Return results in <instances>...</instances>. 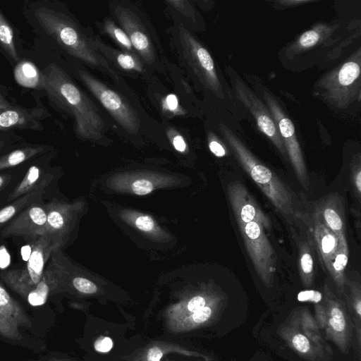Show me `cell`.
Instances as JSON below:
<instances>
[{"label":"cell","mask_w":361,"mask_h":361,"mask_svg":"<svg viewBox=\"0 0 361 361\" xmlns=\"http://www.w3.org/2000/svg\"><path fill=\"white\" fill-rule=\"evenodd\" d=\"M51 150L52 147L48 145L18 142L0 154V171L37 159Z\"/></svg>","instance_id":"cell-18"},{"label":"cell","mask_w":361,"mask_h":361,"mask_svg":"<svg viewBox=\"0 0 361 361\" xmlns=\"http://www.w3.org/2000/svg\"><path fill=\"white\" fill-rule=\"evenodd\" d=\"M166 104L167 105V109L173 111L178 107V99L173 94H169L166 98Z\"/></svg>","instance_id":"cell-45"},{"label":"cell","mask_w":361,"mask_h":361,"mask_svg":"<svg viewBox=\"0 0 361 361\" xmlns=\"http://www.w3.org/2000/svg\"><path fill=\"white\" fill-rule=\"evenodd\" d=\"M95 47L99 52L106 59L115 62L121 68L126 71L142 72V64L137 55L126 51H120L107 46L97 37H93Z\"/></svg>","instance_id":"cell-23"},{"label":"cell","mask_w":361,"mask_h":361,"mask_svg":"<svg viewBox=\"0 0 361 361\" xmlns=\"http://www.w3.org/2000/svg\"><path fill=\"white\" fill-rule=\"evenodd\" d=\"M262 92L298 179L304 188H307L309 178L294 125L285 114L276 99L267 90H263Z\"/></svg>","instance_id":"cell-8"},{"label":"cell","mask_w":361,"mask_h":361,"mask_svg":"<svg viewBox=\"0 0 361 361\" xmlns=\"http://www.w3.org/2000/svg\"><path fill=\"white\" fill-rule=\"evenodd\" d=\"M173 145L174 148L180 152H183L186 149V143L183 138V137L180 135H176L173 136L172 140Z\"/></svg>","instance_id":"cell-43"},{"label":"cell","mask_w":361,"mask_h":361,"mask_svg":"<svg viewBox=\"0 0 361 361\" xmlns=\"http://www.w3.org/2000/svg\"><path fill=\"white\" fill-rule=\"evenodd\" d=\"M94 346L98 352L107 353L112 348L113 342L109 337H102L94 342Z\"/></svg>","instance_id":"cell-38"},{"label":"cell","mask_w":361,"mask_h":361,"mask_svg":"<svg viewBox=\"0 0 361 361\" xmlns=\"http://www.w3.org/2000/svg\"><path fill=\"white\" fill-rule=\"evenodd\" d=\"M355 310L357 311V313L358 315L361 314V302L360 300L356 301L355 305Z\"/></svg>","instance_id":"cell-47"},{"label":"cell","mask_w":361,"mask_h":361,"mask_svg":"<svg viewBox=\"0 0 361 361\" xmlns=\"http://www.w3.org/2000/svg\"><path fill=\"white\" fill-rule=\"evenodd\" d=\"M295 348L302 353L307 352L310 349V342L302 334H296L292 340Z\"/></svg>","instance_id":"cell-37"},{"label":"cell","mask_w":361,"mask_h":361,"mask_svg":"<svg viewBox=\"0 0 361 361\" xmlns=\"http://www.w3.org/2000/svg\"><path fill=\"white\" fill-rule=\"evenodd\" d=\"M238 226L255 271L264 283H271L275 271L274 250L264 228L256 222Z\"/></svg>","instance_id":"cell-9"},{"label":"cell","mask_w":361,"mask_h":361,"mask_svg":"<svg viewBox=\"0 0 361 361\" xmlns=\"http://www.w3.org/2000/svg\"><path fill=\"white\" fill-rule=\"evenodd\" d=\"M54 252L52 240L45 233L32 240L26 266L1 274L3 280L24 297L26 292L39 283L49 258Z\"/></svg>","instance_id":"cell-5"},{"label":"cell","mask_w":361,"mask_h":361,"mask_svg":"<svg viewBox=\"0 0 361 361\" xmlns=\"http://www.w3.org/2000/svg\"><path fill=\"white\" fill-rule=\"evenodd\" d=\"M329 324L336 331H343L345 327V320L343 312L337 307L331 309Z\"/></svg>","instance_id":"cell-31"},{"label":"cell","mask_w":361,"mask_h":361,"mask_svg":"<svg viewBox=\"0 0 361 361\" xmlns=\"http://www.w3.org/2000/svg\"><path fill=\"white\" fill-rule=\"evenodd\" d=\"M212 314V310L209 307H203L195 311L192 314V319L196 323H202L208 319Z\"/></svg>","instance_id":"cell-39"},{"label":"cell","mask_w":361,"mask_h":361,"mask_svg":"<svg viewBox=\"0 0 361 361\" xmlns=\"http://www.w3.org/2000/svg\"><path fill=\"white\" fill-rule=\"evenodd\" d=\"M320 40L319 32L315 29L305 32L295 44V47L299 49H304L312 47Z\"/></svg>","instance_id":"cell-29"},{"label":"cell","mask_w":361,"mask_h":361,"mask_svg":"<svg viewBox=\"0 0 361 361\" xmlns=\"http://www.w3.org/2000/svg\"><path fill=\"white\" fill-rule=\"evenodd\" d=\"M15 105L16 104L11 99L5 89L0 86V111L5 110Z\"/></svg>","instance_id":"cell-40"},{"label":"cell","mask_w":361,"mask_h":361,"mask_svg":"<svg viewBox=\"0 0 361 361\" xmlns=\"http://www.w3.org/2000/svg\"><path fill=\"white\" fill-rule=\"evenodd\" d=\"M228 195L238 225L256 222L270 229V219L262 212L245 185L238 180L228 185Z\"/></svg>","instance_id":"cell-11"},{"label":"cell","mask_w":361,"mask_h":361,"mask_svg":"<svg viewBox=\"0 0 361 361\" xmlns=\"http://www.w3.org/2000/svg\"><path fill=\"white\" fill-rule=\"evenodd\" d=\"M17 28L0 8V52L13 67L22 59Z\"/></svg>","instance_id":"cell-21"},{"label":"cell","mask_w":361,"mask_h":361,"mask_svg":"<svg viewBox=\"0 0 361 361\" xmlns=\"http://www.w3.org/2000/svg\"><path fill=\"white\" fill-rule=\"evenodd\" d=\"M44 207L47 212L44 233L52 240L54 252H56L61 245L62 235L68 229L70 209L67 206L55 202Z\"/></svg>","instance_id":"cell-20"},{"label":"cell","mask_w":361,"mask_h":361,"mask_svg":"<svg viewBox=\"0 0 361 361\" xmlns=\"http://www.w3.org/2000/svg\"><path fill=\"white\" fill-rule=\"evenodd\" d=\"M44 193V190L34 191L13 200L11 204L0 209V228L4 227L24 209L38 203Z\"/></svg>","instance_id":"cell-25"},{"label":"cell","mask_w":361,"mask_h":361,"mask_svg":"<svg viewBox=\"0 0 361 361\" xmlns=\"http://www.w3.org/2000/svg\"><path fill=\"white\" fill-rule=\"evenodd\" d=\"M72 67L78 78L100 102L108 113L130 133H137L140 119L136 111L116 91L87 71L78 61Z\"/></svg>","instance_id":"cell-4"},{"label":"cell","mask_w":361,"mask_h":361,"mask_svg":"<svg viewBox=\"0 0 361 361\" xmlns=\"http://www.w3.org/2000/svg\"><path fill=\"white\" fill-rule=\"evenodd\" d=\"M22 137L15 134L14 132L0 131V153L3 152L12 145L20 142Z\"/></svg>","instance_id":"cell-32"},{"label":"cell","mask_w":361,"mask_h":361,"mask_svg":"<svg viewBox=\"0 0 361 361\" xmlns=\"http://www.w3.org/2000/svg\"><path fill=\"white\" fill-rule=\"evenodd\" d=\"M360 58L343 63L338 70L326 75L319 86L323 94L332 104L343 108L353 102L360 92Z\"/></svg>","instance_id":"cell-6"},{"label":"cell","mask_w":361,"mask_h":361,"mask_svg":"<svg viewBox=\"0 0 361 361\" xmlns=\"http://www.w3.org/2000/svg\"><path fill=\"white\" fill-rule=\"evenodd\" d=\"M23 13L37 35L51 41L78 62L118 81L113 66L95 47L94 36L85 32L66 5L50 0L27 1L24 2Z\"/></svg>","instance_id":"cell-1"},{"label":"cell","mask_w":361,"mask_h":361,"mask_svg":"<svg viewBox=\"0 0 361 361\" xmlns=\"http://www.w3.org/2000/svg\"><path fill=\"white\" fill-rule=\"evenodd\" d=\"M30 321L20 305L0 283V336L10 340H20V326L27 327Z\"/></svg>","instance_id":"cell-15"},{"label":"cell","mask_w":361,"mask_h":361,"mask_svg":"<svg viewBox=\"0 0 361 361\" xmlns=\"http://www.w3.org/2000/svg\"><path fill=\"white\" fill-rule=\"evenodd\" d=\"M133 192L138 195H144L150 193L154 190L152 182L146 179H137L131 185Z\"/></svg>","instance_id":"cell-34"},{"label":"cell","mask_w":361,"mask_h":361,"mask_svg":"<svg viewBox=\"0 0 361 361\" xmlns=\"http://www.w3.org/2000/svg\"><path fill=\"white\" fill-rule=\"evenodd\" d=\"M49 116L40 101L32 107L16 104L0 111V131H41L44 129L43 121Z\"/></svg>","instance_id":"cell-12"},{"label":"cell","mask_w":361,"mask_h":361,"mask_svg":"<svg viewBox=\"0 0 361 361\" xmlns=\"http://www.w3.org/2000/svg\"><path fill=\"white\" fill-rule=\"evenodd\" d=\"M47 212L44 205L32 204L7 224L1 232L3 237L20 236L35 240L44 234Z\"/></svg>","instance_id":"cell-14"},{"label":"cell","mask_w":361,"mask_h":361,"mask_svg":"<svg viewBox=\"0 0 361 361\" xmlns=\"http://www.w3.org/2000/svg\"><path fill=\"white\" fill-rule=\"evenodd\" d=\"M352 182L355 197L360 201L361 195V169L360 157L357 160H353L351 165Z\"/></svg>","instance_id":"cell-30"},{"label":"cell","mask_w":361,"mask_h":361,"mask_svg":"<svg viewBox=\"0 0 361 361\" xmlns=\"http://www.w3.org/2000/svg\"><path fill=\"white\" fill-rule=\"evenodd\" d=\"M237 97L253 115L259 129L272 142L284 158L287 154L276 123L264 103L235 73H230Z\"/></svg>","instance_id":"cell-10"},{"label":"cell","mask_w":361,"mask_h":361,"mask_svg":"<svg viewBox=\"0 0 361 361\" xmlns=\"http://www.w3.org/2000/svg\"><path fill=\"white\" fill-rule=\"evenodd\" d=\"M136 227L144 232H152L155 230V223L154 220L148 216L141 215L136 218L135 221Z\"/></svg>","instance_id":"cell-35"},{"label":"cell","mask_w":361,"mask_h":361,"mask_svg":"<svg viewBox=\"0 0 361 361\" xmlns=\"http://www.w3.org/2000/svg\"><path fill=\"white\" fill-rule=\"evenodd\" d=\"M204 298L202 296H195L189 301L188 304V308L190 312H195V311L204 307Z\"/></svg>","instance_id":"cell-41"},{"label":"cell","mask_w":361,"mask_h":361,"mask_svg":"<svg viewBox=\"0 0 361 361\" xmlns=\"http://www.w3.org/2000/svg\"><path fill=\"white\" fill-rule=\"evenodd\" d=\"M51 259L45 268L42 279L37 285L28 290L24 295L32 307L44 305L49 294L60 284L64 274V267L54 252Z\"/></svg>","instance_id":"cell-17"},{"label":"cell","mask_w":361,"mask_h":361,"mask_svg":"<svg viewBox=\"0 0 361 361\" xmlns=\"http://www.w3.org/2000/svg\"><path fill=\"white\" fill-rule=\"evenodd\" d=\"M179 38L184 57L201 84L223 99V89L209 51L183 26L179 27Z\"/></svg>","instance_id":"cell-7"},{"label":"cell","mask_w":361,"mask_h":361,"mask_svg":"<svg viewBox=\"0 0 361 361\" xmlns=\"http://www.w3.org/2000/svg\"><path fill=\"white\" fill-rule=\"evenodd\" d=\"M11 178V176L9 174H0V191L6 187V185L9 183Z\"/></svg>","instance_id":"cell-46"},{"label":"cell","mask_w":361,"mask_h":361,"mask_svg":"<svg viewBox=\"0 0 361 361\" xmlns=\"http://www.w3.org/2000/svg\"><path fill=\"white\" fill-rule=\"evenodd\" d=\"M210 151L216 157H222L226 154V150L224 147L216 140H210L209 143Z\"/></svg>","instance_id":"cell-42"},{"label":"cell","mask_w":361,"mask_h":361,"mask_svg":"<svg viewBox=\"0 0 361 361\" xmlns=\"http://www.w3.org/2000/svg\"><path fill=\"white\" fill-rule=\"evenodd\" d=\"M52 178V174L48 171L47 165L42 163L31 165L22 180L9 194L7 200L13 202L34 191L45 190Z\"/></svg>","instance_id":"cell-19"},{"label":"cell","mask_w":361,"mask_h":361,"mask_svg":"<svg viewBox=\"0 0 361 361\" xmlns=\"http://www.w3.org/2000/svg\"><path fill=\"white\" fill-rule=\"evenodd\" d=\"M313 245V242L310 238L298 244V271L306 286L311 284L314 273Z\"/></svg>","instance_id":"cell-26"},{"label":"cell","mask_w":361,"mask_h":361,"mask_svg":"<svg viewBox=\"0 0 361 361\" xmlns=\"http://www.w3.org/2000/svg\"><path fill=\"white\" fill-rule=\"evenodd\" d=\"M103 29L125 51L137 55L127 34L114 21L106 19L104 23Z\"/></svg>","instance_id":"cell-28"},{"label":"cell","mask_w":361,"mask_h":361,"mask_svg":"<svg viewBox=\"0 0 361 361\" xmlns=\"http://www.w3.org/2000/svg\"><path fill=\"white\" fill-rule=\"evenodd\" d=\"M74 288L82 293H94L97 290L96 285L90 280L82 277H75L73 279Z\"/></svg>","instance_id":"cell-33"},{"label":"cell","mask_w":361,"mask_h":361,"mask_svg":"<svg viewBox=\"0 0 361 361\" xmlns=\"http://www.w3.org/2000/svg\"><path fill=\"white\" fill-rule=\"evenodd\" d=\"M348 254L346 238L339 240L338 250L331 260L327 270L339 287L343 286L345 281V269L348 263Z\"/></svg>","instance_id":"cell-27"},{"label":"cell","mask_w":361,"mask_h":361,"mask_svg":"<svg viewBox=\"0 0 361 361\" xmlns=\"http://www.w3.org/2000/svg\"><path fill=\"white\" fill-rule=\"evenodd\" d=\"M13 68L17 84L25 88L41 90L42 72L33 62L21 59Z\"/></svg>","instance_id":"cell-24"},{"label":"cell","mask_w":361,"mask_h":361,"mask_svg":"<svg viewBox=\"0 0 361 361\" xmlns=\"http://www.w3.org/2000/svg\"><path fill=\"white\" fill-rule=\"evenodd\" d=\"M42 72L41 90L46 94L49 104L73 118L78 136L99 139L104 133V122L93 102L58 64L51 63Z\"/></svg>","instance_id":"cell-2"},{"label":"cell","mask_w":361,"mask_h":361,"mask_svg":"<svg viewBox=\"0 0 361 361\" xmlns=\"http://www.w3.org/2000/svg\"><path fill=\"white\" fill-rule=\"evenodd\" d=\"M163 355L161 350L157 346L151 348L147 353L148 361H160Z\"/></svg>","instance_id":"cell-44"},{"label":"cell","mask_w":361,"mask_h":361,"mask_svg":"<svg viewBox=\"0 0 361 361\" xmlns=\"http://www.w3.org/2000/svg\"><path fill=\"white\" fill-rule=\"evenodd\" d=\"M322 295L320 292L314 290L301 291L298 295V300L300 302H312L317 303L322 300Z\"/></svg>","instance_id":"cell-36"},{"label":"cell","mask_w":361,"mask_h":361,"mask_svg":"<svg viewBox=\"0 0 361 361\" xmlns=\"http://www.w3.org/2000/svg\"><path fill=\"white\" fill-rule=\"evenodd\" d=\"M114 12L138 56L148 63L154 62L155 52L149 35L137 15L130 8L120 5L114 6Z\"/></svg>","instance_id":"cell-13"},{"label":"cell","mask_w":361,"mask_h":361,"mask_svg":"<svg viewBox=\"0 0 361 361\" xmlns=\"http://www.w3.org/2000/svg\"><path fill=\"white\" fill-rule=\"evenodd\" d=\"M314 220L323 224L338 238L345 239V216L343 199L336 194L325 197L316 206Z\"/></svg>","instance_id":"cell-16"},{"label":"cell","mask_w":361,"mask_h":361,"mask_svg":"<svg viewBox=\"0 0 361 361\" xmlns=\"http://www.w3.org/2000/svg\"><path fill=\"white\" fill-rule=\"evenodd\" d=\"M314 238L322 268L327 271L330 262L338 250V240L329 228L316 220Z\"/></svg>","instance_id":"cell-22"},{"label":"cell","mask_w":361,"mask_h":361,"mask_svg":"<svg viewBox=\"0 0 361 361\" xmlns=\"http://www.w3.org/2000/svg\"><path fill=\"white\" fill-rule=\"evenodd\" d=\"M220 130L243 168L275 208L285 216L293 214V197L283 182L262 164L228 127L221 124Z\"/></svg>","instance_id":"cell-3"}]
</instances>
